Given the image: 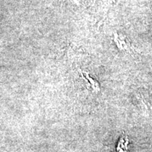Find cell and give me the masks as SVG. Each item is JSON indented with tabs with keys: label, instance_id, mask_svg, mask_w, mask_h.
I'll use <instances>...</instances> for the list:
<instances>
[{
	"label": "cell",
	"instance_id": "obj_1",
	"mask_svg": "<svg viewBox=\"0 0 152 152\" xmlns=\"http://www.w3.org/2000/svg\"><path fill=\"white\" fill-rule=\"evenodd\" d=\"M125 37L122 35H118L117 33H114V40L116 43L118 47L122 50H129L130 49V45L129 42L126 43V40L125 39Z\"/></svg>",
	"mask_w": 152,
	"mask_h": 152
},
{
	"label": "cell",
	"instance_id": "obj_2",
	"mask_svg": "<svg viewBox=\"0 0 152 152\" xmlns=\"http://www.w3.org/2000/svg\"><path fill=\"white\" fill-rule=\"evenodd\" d=\"M128 146V139L127 136H123L118 144L115 152H127Z\"/></svg>",
	"mask_w": 152,
	"mask_h": 152
}]
</instances>
